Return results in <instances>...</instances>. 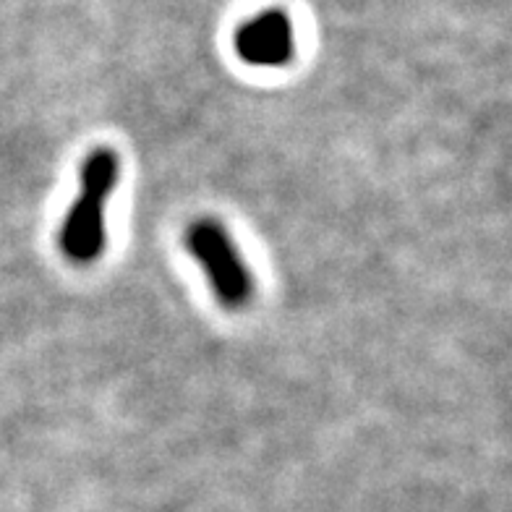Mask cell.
<instances>
[{
  "mask_svg": "<svg viewBox=\"0 0 512 512\" xmlns=\"http://www.w3.org/2000/svg\"><path fill=\"white\" fill-rule=\"evenodd\" d=\"M186 249L207 272L217 301L228 309H243L254 296V277L228 230L215 220H196L186 230Z\"/></svg>",
  "mask_w": 512,
  "mask_h": 512,
  "instance_id": "2",
  "label": "cell"
},
{
  "mask_svg": "<svg viewBox=\"0 0 512 512\" xmlns=\"http://www.w3.org/2000/svg\"><path fill=\"white\" fill-rule=\"evenodd\" d=\"M118 157L110 149H95L81 165V194L61 228V251L76 264L100 259L105 249V204L118 183Z\"/></svg>",
  "mask_w": 512,
  "mask_h": 512,
  "instance_id": "1",
  "label": "cell"
},
{
  "mask_svg": "<svg viewBox=\"0 0 512 512\" xmlns=\"http://www.w3.org/2000/svg\"><path fill=\"white\" fill-rule=\"evenodd\" d=\"M293 50V24L283 11H264L236 32V53L249 66H285L293 58Z\"/></svg>",
  "mask_w": 512,
  "mask_h": 512,
  "instance_id": "3",
  "label": "cell"
}]
</instances>
